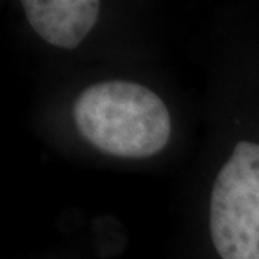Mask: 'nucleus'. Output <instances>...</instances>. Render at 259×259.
Here are the masks:
<instances>
[{"label":"nucleus","instance_id":"1","mask_svg":"<svg viewBox=\"0 0 259 259\" xmlns=\"http://www.w3.org/2000/svg\"><path fill=\"white\" fill-rule=\"evenodd\" d=\"M72 118L81 137L118 158H150L167 147L172 120L150 88L125 79L95 82L79 93Z\"/></svg>","mask_w":259,"mask_h":259},{"label":"nucleus","instance_id":"2","mask_svg":"<svg viewBox=\"0 0 259 259\" xmlns=\"http://www.w3.org/2000/svg\"><path fill=\"white\" fill-rule=\"evenodd\" d=\"M209 232L221 259H259V143L239 142L217 172Z\"/></svg>","mask_w":259,"mask_h":259},{"label":"nucleus","instance_id":"3","mask_svg":"<svg viewBox=\"0 0 259 259\" xmlns=\"http://www.w3.org/2000/svg\"><path fill=\"white\" fill-rule=\"evenodd\" d=\"M20 7L34 32L61 49L77 48L101 14L95 0H24Z\"/></svg>","mask_w":259,"mask_h":259}]
</instances>
